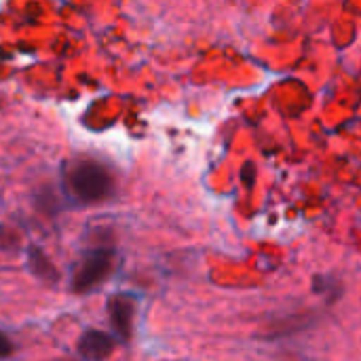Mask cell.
<instances>
[{
	"mask_svg": "<svg viewBox=\"0 0 361 361\" xmlns=\"http://www.w3.org/2000/svg\"><path fill=\"white\" fill-rule=\"evenodd\" d=\"M66 186L76 201L95 205L112 197L114 176L104 163L95 159H78L66 171Z\"/></svg>",
	"mask_w": 361,
	"mask_h": 361,
	"instance_id": "obj_1",
	"label": "cell"
},
{
	"mask_svg": "<svg viewBox=\"0 0 361 361\" xmlns=\"http://www.w3.org/2000/svg\"><path fill=\"white\" fill-rule=\"evenodd\" d=\"M116 250L112 245H95L82 254L78 264L74 267L70 290L74 294H89L102 281H106L114 269Z\"/></svg>",
	"mask_w": 361,
	"mask_h": 361,
	"instance_id": "obj_2",
	"label": "cell"
},
{
	"mask_svg": "<svg viewBox=\"0 0 361 361\" xmlns=\"http://www.w3.org/2000/svg\"><path fill=\"white\" fill-rule=\"evenodd\" d=\"M137 305L133 294H114L108 298V319L118 336V341L127 343L133 334V317H135Z\"/></svg>",
	"mask_w": 361,
	"mask_h": 361,
	"instance_id": "obj_3",
	"label": "cell"
},
{
	"mask_svg": "<svg viewBox=\"0 0 361 361\" xmlns=\"http://www.w3.org/2000/svg\"><path fill=\"white\" fill-rule=\"evenodd\" d=\"M116 341L104 330H87L80 334L76 351L85 361H104L114 353Z\"/></svg>",
	"mask_w": 361,
	"mask_h": 361,
	"instance_id": "obj_4",
	"label": "cell"
},
{
	"mask_svg": "<svg viewBox=\"0 0 361 361\" xmlns=\"http://www.w3.org/2000/svg\"><path fill=\"white\" fill-rule=\"evenodd\" d=\"M25 264H27V271L44 281V283H57L59 281V271L57 267L53 264V260L47 256V252L40 247V245H30L27 247V254H25Z\"/></svg>",
	"mask_w": 361,
	"mask_h": 361,
	"instance_id": "obj_5",
	"label": "cell"
},
{
	"mask_svg": "<svg viewBox=\"0 0 361 361\" xmlns=\"http://www.w3.org/2000/svg\"><path fill=\"white\" fill-rule=\"evenodd\" d=\"M13 343H11V338L0 330V360H8L11 355H13Z\"/></svg>",
	"mask_w": 361,
	"mask_h": 361,
	"instance_id": "obj_6",
	"label": "cell"
},
{
	"mask_svg": "<svg viewBox=\"0 0 361 361\" xmlns=\"http://www.w3.org/2000/svg\"><path fill=\"white\" fill-rule=\"evenodd\" d=\"M63 361H70V360H63Z\"/></svg>",
	"mask_w": 361,
	"mask_h": 361,
	"instance_id": "obj_7",
	"label": "cell"
},
{
	"mask_svg": "<svg viewBox=\"0 0 361 361\" xmlns=\"http://www.w3.org/2000/svg\"><path fill=\"white\" fill-rule=\"evenodd\" d=\"M0 106H2V102H0Z\"/></svg>",
	"mask_w": 361,
	"mask_h": 361,
	"instance_id": "obj_8",
	"label": "cell"
}]
</instances>
